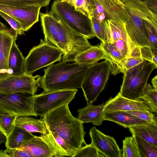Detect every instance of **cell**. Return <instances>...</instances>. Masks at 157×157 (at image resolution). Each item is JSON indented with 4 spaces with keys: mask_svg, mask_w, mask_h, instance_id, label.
Instances as JSON below:
<instances>
[{
    "mask_svg": "<svg viewBox=\"0 0 157 157\" xmlns=\"http://www.w3.org/2000/svg\"><path fill=\"white\" fill-rule=\"evenodd\" d=\"M40 15L44 40L62 51V61L74 62L77 55L92 46L87 38L72 30L52 12Z\"/></svg>",
    "mask_w": 157,
    "mask_h": 157,
    "instance_id": "cell-1",
    "label": "cell"
},
{
    "mask_svg": "<svg viewBox=\"0 0 157 157\" xmlns=\"http://www.w3.org/2000/svg\"><path fill=\"white\" fill-rule=\"evenodd\" d=\"M89 66L63 61L52 64L44 69L40 86L44 91L82 89Z\"/></svg>",
    "mask_w": 157,
    "mask_h": 157,
    "instance_id": "cell-2",
    "label": "cell"
},
{
    "mask_svg": "<svg viewBox=\"0 0 157 157\" xmlns=\"http://www.w3.org/2000/svg\"><path fill=\"white\" fill-rule=\"evenodd\" d=\"M42 119L50 130L56 134L77 150L83 144L86 132L83 124L71 114L68 104L61 106L46 114Z\"/></svg>",
    "mask_w": 157,
    "mask_h": 157,
    "instance_id": "cell-3",
    "label": "cell"
},
{
    "mask_svg": "<svg viewBox=\"0 0 157 157\" xmlns=\"http://www.w3.org/2000/svg\"><path fill=\"white\" fill-rule=\"evenodd\" d=\"M124 5L129 17L125 28L130 40L136 46L149 47L148 35L143 21L147 20L157 26V14L152 12L144 3L140 1L127 0Z\"/></svg>",
    "mask_w": 157,
    "mask_h": 157,
    "instance_id": "cell-4",
    "label": "cell"
},
{
    "mask_svg": "<svg viewBox=\"0 0 157 157\" xmlns=\"http://www.w3.org/2000/svg\"><path fill=\"white\" fill-rule=\"evenodd\" d=\"M157 65L145 60L126 70L120 93L123 97L130 99L139 100L147 83L148 78Z\"/></svg>",
    "mask_w": 157,
    "mask_h": 157,
    "instance_id": "cell-5",
    "label": "cell"
},
{
    "mask_svg": "<svg viewBox=\"0 0 157 157\" xmlns=\"http://www.w3.org/2000/svg\"><path fill=\"white\" fill-rule=\"evenodd\" d=\"M51 11L55 13L72 30L88 39L95 37L91 20L76 10L72 5L64 1H55Z\"/></svg>",
    "mask_w": 157,
    "mask_h": 157,
    "instance_id": "cell-6",
    "label": "cell"
},
{
    "mask_svg": "<svg viewBox=\"0 0 157 157\" xmlns=\"http://www.w3.org/2000/svg\"><path fill=\"white\" fill-rule=\"evenodd\" d=\"M62 51L49 41L41 39L40 44L33 47L25 59V74L30 75L37 70L60 61Z\"/></svg>",
    "mask_w": 157,
    "mask_h": 157,
    "instance_id": "cell-7",
    "label": "cell"
},
{
    "mask_svg": "<svg viewBox=\"0 0 157 157\" xmlns=\"http://www.w3.org/2000/svg\"><path fill=\"white\" fill-rule=\"evenodd\" d=\"M111 72L110 64L105 59L89 66L82 89L87 104H92L96 100L104 90Z\"/></svg>",
    "mask_w": 157,
    "mask_h": 157,
    "instance_id": "cell-8",
    "label": "cell"
},
{
    "mask_svg": "<svg viewBox=\"0 0 157 157\" xmlns=\"http://www.w3.org/2000/svg\"><path fill=\"white\" fill-rule=\"evenodd\" d=\"M77 89L44 91L33 95V108L36 115L43 117L52 110L66 104L75 98Z\"/></svg>",
    "mask_w": 157,
    "mask_h": 157,
    "instance_id": "cell-9",
    "label": "cell"
},
{
    "mask_svg": "<svg viewBox=\"0 0 157 157\" xmlns=\"http://www.w3.org/2000/svg\"><path fill=\"white\" fill-rule=\"evenodd\" d=\"M46 126L48 131L47 133L40 136L34 135L30 140L17 149L28 152L32 157L66 156L51 131Z\"/></svg>",
    "mask_w": 157,
    "mask_h": 157,
    "instance_id": "cell-10",
    "label": "cell"
},
{
    "mask_svg": "<svg viewBox=\"0 0 157 157\" xmlns=\"http://www.w3.org/2000/svg\"><path fill=\"white\" fill-rule=\"evenodd\" d=\"M16 93L0 94V113H7L18 117L31 116L37 117L33 108V95Z\"/></svg>",
    "mask_w": 157,
    "mask_h": 157,
    "instance_id": "cell-11",
    "label": "cell"
},
{
    "mask_svg": "<svg viewBox=\"0 0 157 157\" xmlns=\"http://www.w3.org/2000/svg\"><path fill=\"white\" fill-rule=\"evenodd\" d=\"M41 76L26 74L10 75L0 79V94H10L16 93L35 94L40 86Z\"/></svg>",
    "mask_w": 157,
    "mask_h": 157,
    "instance_id": "cell-12",
    "label": "cell"
},
{
    "mask_svg": "<svg viewBox=\"0 0 157 157\" xmlns=\"http://www.w3.org/2000/svg\"><path fill=\"white\" fill-rule=\"evenodd\" d=\"M40 8L35 6H18L0 4V11L18 21L24 32L38 21Z\"/></svg>",
    "mask_w": 157,
    "mask_h": 157,
    "instance_id": "cell-13",
    "label": "cell"
},
{
    "mask_svg": "<svg viewBox=\"0 0 157 157\" xmlns=\"http://www.w3.org/2000/svg\"><path fill=\"white\" fill-rule=\"evenodd\" d=\"M17 34L0 22V79L9 75L8 61L10 50Z\"/></svg>",
    "mask_w": 157,
    "mask_h": 157,
    "instance_id": "cell-14",
    "label": "cell"
},
{
    "mask_svg": "<svg viewBox=\"0 0 157 157\" xmlns=\"http://www.w3.org/2000/svg\"><path fill=\"white\" fill-rule=\"evenodd\" d=\"M89 134L91 144L105 157H122L121 150L113 137L105 134L94 126Z\"/></svg>",
    "mask_w": 157,
    "mask_h": 157,
    "instance_id": "cell-15",
    "label": "cell"
},
{
    "mask_svg": "<svg viewBox=\"0 0 157 157\" xmlns=\"http://www.w3.org/2000/svg\"><path fill=\"white\" fill-rule=\"evenodd\" d=\"M153 111L142 99L134 100L122 96L120 92L114 98H111L104 105V112L121 111Z\"/></svg>",
    "mask_w": 157,
    "mask_h": 157,
    "instance_id": "cell-16",
    "label": "cell"
},
{
    "mask_svg": "<svg viewBox=\"0 0 157 157\" xmlns=\"http://www.w3.org/2000/svg\"><path fill=\"white\" fill-rule=\"evenodd\" d=\"M99 46L105 54L104 59L109 63L111 74L115 75L123 73V65L126 59L115 46L110 42H101Z\"/></svg>",
    "mask_w": 157,
    "mask_h": 157,
    "instance_id": "cell-17",
    "label": "cell"
},
{
    "mask_svg": "<svg viewBox=\"0 0 157 157\" xmlns=\"http://www.w3.org/2000/svg\"><path fill=\"white\" fill-rule=\"evenodd\" d=\"M104 104L94 105L87 104L84 107L78 109V118L83 123H91L96 126L101 125L104 119Z\"/></svg>",
    "mask_w": 157,
    "mask_h": 157,
    "instance_id": "cell-18",
    "label": "cell"
},
{
    "mask_svg": "<svg viewBox=\"0 0 157 157\" xmlns=\"http://www.w3.org/2000/svg\"><path fill=\"white\" fill-rule=\"evenodd\" d=\"M102 6L107 19L125 25L129 17L124 5L110 0H96Z\"/></svg>",
    "mask_w": 157,
    "mask_h": 157,
    "instance_id": "cell-19",
    "label": "cell"
},
{
    "mask_svg": "<svg viewBox=\"0 0 157 157\" xmlns=\"http://www.w3.org/2000/svg\"><path fill=\"white\" fill-rule=\"evenodd\" d=\"M105 24L107 42L112 43L118 39H122L127 43L131 53L136 46H134L130 40L126 30L125 25L109 19L105 20Z\"/></svg>",
    "mask_w": 157,
    "mask_h": 157,
    "instance_id": "cell-20",
    "label": "cell"
},
{
    "mask_svg": "<svg viewBox=\"0 0 157 157\" xmlns=\"http://www.w3.org/2000/svg\"><path fill=\"white\" fill-rule=\"evenodd\" d=\"M103 117L104 121L114 122L125 128L148 123L124 111L104 112Z\"/></svg>",
    "mask_w": 157,
    "mask_h": 157,
    "instance_id": "cell-21",
    "label": "cell"
},
{
    "mask_svg": "<svg viewBox=\"0 0 157 157\" xmlns=\"http://www.w3.org/2000/svg\"><path fill=\"white\" fill-rule=\"evenodd\" d=\"M25 59L15 40L12 46L9 59V75H18L25 73Z\"/></svg>",
    "mask_w": 157,
    "mask_h": 157,
    "instance_id": "cell-22",
    "label": "cell"
},
{
    "mask_svg": "<svg viewBox=\"0 0 157 157\" xmlns=\"http://www.w3.org/2000/svg\"><path fill=\"white\" fill-rule=\"evenodd\" d=\"M128 128L132 134L139 137L157 147V124L147 123Z\"/></svg>",
    "mask_w": 157,
    "mask_h": 157,
    "instance_id": "cell-23",
    "label": "cell"
},
{
    "mask_svg": "<svg viewBox=\"0 0 157 157\" xmlns=\"http://www.w3.org/2000/svg\"><path fill=\"white\" fill-rule=\"evenodd\" d=\"M105 54L99 46H92L78 54L74 61L79 64L88 66L93 65L104 59Z\"/></svg>",
    "mask_w": 157,
    "mask_h": 157,
    "instance_id": "cell-24",
    "label": "cell"
},
{
    "mask_svg": "<svg viewBox=\"0 0 157 157\" xmlns=\"http://www.w3.org/2000/svg\"><path fill=\"white\" fill-rule=\"evenodd\" d=\"M34 135L15 125L6 137L5 147L7 148H17L30 140Z\"/></svg>",
    "mask_w": 157,
    "mask_h": 157,
    "instance_id": "cell-25",
    "label": "cell"
},
{
    "mask_svg": "<svg viewBox=\"0 0 157 157\" xmlns=\"http://www.w3.org/2000/svg\"><path fill=\"white\" fill-rule=\"evenodd\" d=\"M15 125L30 133L38 132L45 134L48 131L45 123L42 120L32 117H18L15 121Z\"/></svg>",
    "mask_w": 157,
    "mask_h": 157,
    "instance_id": "cell-26",
    "label": "cell"
},
{
    "mask_svg": "<svg viewBox=\"0 0 157 157\" xmlns=\"http://www.w3.org/2000/svg\"><path fill=\"white\" fill-rule=\"evenodd\" d=\"M133 135L135 137L140 157H157V147L139 137Z\"/></svg>",
    "mask_w": 157,
    "mask_h": 157,
    "instance_id": "cell-27",
    "label": "cell"
},
{
    "mask_svg": "<svg viewBox=\"0 0 157 157\" xmlns=\"http://www.w3.org/2000/svg\"><path fill=\"white\" fill-rule=\"evenodd\" d=\"M75 9L85 15L91 19L94 16V8L93 0H64Z\"/></svg>",
    "mask_w": 157,
    "mask_h": 157,
    "instance_id": "cell-28",
    "label": "cell"
},
{
    "mask_svg": "<svg viewBox=\"0 0 157 157\" xmlns=\"http://www.w3.org/2000/svg\"><path fill=\"white\" fill-rule=\"evenodd\" d=\"M157 90L147 83L145 87L140 99L143 100L151 108L153 113L157 112Z\"/></svg>",
    "mask_w": 157,
    "mask_h": 157,
    "instance_id": "cell-29",
    "label": "cell"
},
{
    "mask_svg": "<svg viewBox=\"0 0 157 157\" xmlns=\"http://www.w3.org/2000/svg\"><path fill=\"white\" fill-rule=\"evenodd\" d=\"M125 137L123 140V157H140L134 136Z\"/></svg>",
    "mask_w": 157,
    "mask_h": 157,
    "instance_id": "cell-30",
    "label": "cell"
},
{
    "mask_svg": "<svg viewBox=\"0 0 157 157\" xmlns=\"http://www.w3.org/2000/svg\"><path fill=\"white\" fill-rule=\"evenodd\" d=\"M17 116L5 113H0V132L7 137L15 125Z\"/></svg>",
    "mask_w": 157,
    "mask_h": 157,
    "instance_id": "cell-31",
    "label": "cell"
},
{
    "mask_svg": "<svg viewBox=\"0 0 157 157\" xmlns=\"http://www.w3.org/2000/svg\"><path fill=\"white\" fill-rule=\"evenodd\" d=\"M51 0H0V4L14 6H35L41 8L48 5Z\"/></svg>",
    "mask_w": 157,
    "mask_h": 157,
    "instance_id": "cell-32",
    "label": "cell"
},
{
    "mask_svg": "<svg viewBox=\"0 0 157 157\" xmlns=\"http://www.w3.org/2000/svg\"><path fill=\"white\" fill-rule=\"evenodd\" d=\"M91 20L95 36L99 39L101 42H107L105 21H100L93 17Z\"/></svg>",
    "mask_w": 157,
    "mask_h": 157,
    "instance_id": "cell-33",
    "label": "cell"
},
{
    "mask_svg": "<svg viewBox=\"0 0 157 157\" xmlns=\"http://www.w3.org/2000/svg\"><path fill=\"white\" fill-rule=\"evenodd\" d=\"M105 157L91 143L86 144L77 150L73 157Z\"/></svg>",
    "mask_w": 157,
    "mask_h": 157,
    "instance_id": "cell-34",
    "label": "cell"
},
{
    "mask_svg": "<svg viewBox=\"0 0 157 157\" xmlns=\"http://www.w3.org/2000/svg\"><path fill=\"white\" fill-rule=\"evenodd\" d=\"M144 24L147 32L149 43V48L157 49V27L146 20Z\"/></svg>",
    "mask_w": 157,
    "mask_h": 157,
    "instance_id": "cell-35",
    "label": "cell"
},
{
    "mask_svg": "<svg viewBox=\"0 0 157 157\" xmlns=\"http://www.w3.org/2000/svg\"><path fill=\"white\" fill-rule=\"evenodd\" d=\"M125 112L148 123L157 124L156 116L153 114L152 112L139 110L128 111Z\"/></svg>",
    "mask_w": 157,
    "mask_h": 157,
    "instance_id": "cell-36",
    "label": "cell"
},
{
    "mask_svg": "<svg viewBox=\"0 0 157 157\" xmlns=\"http://www.w3.org/2000/svg\"><path fill=\"white\" fill-rule=\"evenodd\" d=\"M141 56L144 60L157 65V49L149 47L140 48Z\"/></svg>",
    "mask_w": 157,
    "mask_h": 157,
    "instance_id": "cell-37",
    "label": "cell"
},
{
    "mask_svg": "<svg viewBox=\"0 0 157 157\" xmlns=\"http://www.w3.org/2000/svg\"><path fill=\"white\" fill-rule=\"evenodd\" d=\"M0 157H32L28 152L15 148L0 150Z\"/></svg>",
    "mask_w": 157,
    "mask_h": 157,
    "instance_id": "cell-38",
    "label": "cell"
},
{
    "mask_svg": "<svg viewBox=\"0 0 157 157\" xmlns=\"http://www.w3.org/2000/svg\"><path fill=\"white\" fill-rule=\"evenodd\" d=\"M51 132L56 142L61 148L66 156L73 157L77 150L69 145L58 135L52 132Z\"/></svg>",
    "mask_w": 157,
    "mask_h": 157,
    "instance_id": "cell-39",
    "label": "cell"
},
{
    "mask_svg": "<svg viewBox=\"0 0 157 157\" xmlns=\"http://www.w3.org/2000/svg\"><path fill=\"white\" fill-rule=\"evenodd\" d=\"M0 15L8 22L11 28L15 31L17 35H21L24 33V32L22 26L18 21L1 11H0Z\"/></svg>",
    "mask_w": 157,
    "mask_h": 157,
    "instance_id": "cell-40",
    "label": "cell"
},
{
    "mask_svg": "<svg viewBox=\"0 0 157 157\" xmlns=\"http://www.w3.org/2000/svg\"><path fill=\"white\" fill-rule=\"evenodd\" d=\"M112 43L126 58L130 57L131 54L130 49L127 43L123 39H118Z\"/></svg>",
    "mask_w": 157,
    "mask_h": 157,
    "instance_id": "cell-41",
    "label": "cell"
},
{
    "mask_svg": "<svg viewBox=\"0 0 157 157\" xmlns=\"http://www.w3.org/2000/svg\"><path fill=\"white\" fill-rule=\"evenodd\" d=\"M94 6L93 17L99 21H104L107 19L102 6L96 0H93Z\"/></svg>",
    "mask_w": 157,
    "mask_h": 157,
    "instance_id": "cell-42",
    "label": "cell"
},
{
    "mask_svg": "<svg viewBox=\"0 0 157 157\" xmlns=\"http://www.w3.org/2000/svg\"><path fill=\"white\" fill-rule=\"evenodd\" d=\"M144 60L140 57L130 56L127 58L123 65L124 72L125 70L142 63Z\"/></svg>",
    "mask_w": 157,
    "mask_h": 157,
    "instance_id": "cell-43",
    "label": "cell"
},
{
    "mask_svg": "<svg viewBox=\"0 0 157 157\" xmlns=\"http://www.w3.org/2000/svg\"><path fill=\"white\" fill-rule=\"evenodd\" d=\"M142 2L152 12L157 14V0H144Z\"/></svg>",
    "mask_w": 157,
    "mask_h": 157,
    "instance_id": "cell-44",
    "label": "cell"
},
{
    "mask_svg": "<svg viewBox=\"0 0 157 157\" xmlns=\"http://www.w3.org/2000/svg\"><path fill=\"white\" fill-rule=\"evenodd\" d=\"M151 83L153 88L156 90H157V75H156L151 80Z\"/></svg>",
    "mask_w": 157,
    "mask_h": 157,
    "instance_id": "cell-45",
    "label": "cell"
},
{
    "mask_svg": "<svg viewBox=\"0 0 157 157\" xmlns=\"http://www.w3.org/2000/svg\"><path fill=\"white\" fill-rule=\"evenodd\" d=\"M6 136L0 132V145L2 143L6 142Z\"/></svg>",
    "mask_w": 157,
    "mask_h": 157,
    "instance_id": "cell-46",
    "label": "cell"
},
{
    "mask_svg": "<svg viewBox=\"0 0 157 157\" xmlns=\"http://www.w3.org/2000/svg\"><path fill=\"white\" fill-rule=\"evenodd\" d=\"M118 4L124 5V4L121 2L119 0H110Z\"/></svg>",
    "mask_w": 157,
    "mask_h": 157,
    "instance_id": "cell-47",
    "label": "cell"
},
{
    "mask_svg": "<svg viewBox=\"0 0 157 157\" xmlns=\"http://www.w3.org/2000/svg\"><path fill=\"white\" fill-rule=\"evenodd\" d=\"M120 1H121V2L123 3H124L127 0H119Z\"/></svg>",
    "mask_w": 157,
    "mask_h": 157,
    "instance_id": "cell-48",
    "label": "cell"
},
{
    "mask_svg": "<svg viewBox=\"0 0 157 157\" xmlns=\"http://www.w3.org/2000/svg\"><path fill=\"white\" fill-rule=\"evenodd\" d=\"M136 0L138 1H140L142 2H143V1L144 0Z\"/></svg>",
    "mask_w": 157,
    "mask_h": 157,
    "instance_id": "cell-49",
    "label": "cell"
},
{
    "mask_svg": "<svg viewBox=\"0 0 157 157\" xmlns=\"http://www.w3.org/2000/svg\"><path fill=\"white\" fill-rule=\"evenodd\" d=\"M58 0V1H63L64 0Z\"/></svg>",
    "mask_w": 157,
    "mask_h": 157,
    "instance_id": "cell-50",
    "label": "cell"
}]
</instances>
